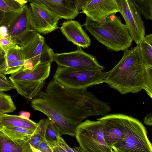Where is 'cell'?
<instances>
[{
	"instance_id": "cell-1",
	"label": "cell",
	"mask_w": 152,
	"mask_h": 152,
	"mask_svg": "<svg viewBox=\"0 0 152 152\" xmlns=\"http://www.w3.org/2000/svg\"><path fill=\"white\" fill-rule=\"evenodd\" d=\"M31 105L51 120L61 136L75 137L77 127L83 120L104 116L111 110L109 103L87 89L70 88L54 80L31 100Z\"/></svg>"
},
{
	"instance_id": "cell-2",
	"label": "cell",
	"mask_w": 152,
	"mask_h": 152,
	"mask_svg": "<svg viewBox=\"0 0 152 152\" xmlns=\"http://www.w3.org/2000/svg\"><path fill=\"white\" fill-rule=\"evenodd\" d=\"M144 64L138 45L124 55L117 64L107 72L104 83L122 95L137 94L143 89Z\"/></svg>"
},
{
	"instance_id": "cell-3",
	"label": "cell",
	"mask_w": 152,
	"mask_h": 152,
	"mask_svg": "<svg viewBox=\"0 0 152 152\" xmlns=\"http://www.w3.org/2000/svg\"><path fill=\"white\" fill-rule=\"evenodd\" d=\"M116 13L112 14L98 21L88 17L84 26L99 42L108 50L115 51L128 49L133 40L125 24Z\"/></svg>"
},
{
	"instance_id": "cell-4",
	"label": "cell",
	"mask_w": 152,
	"mask_h": 152,
	"mask_svg": "<svg viewBox=\"0 0 152 152\" xmlns=\"http://www.w3.org/2000/svg\"><path fill=\"white\" fill-rule=\"evenodd\" d=\"M51 63H39L31 69L23 67L9 77L17 93L30 100L37 97L48 77Z\"/></svg>"
},
{
	"instance_id": "cell-5",
	"label": "cell",
	"mask_w": 152,
	"mask_h": 152,
	"mask_svg": "<svg viewBox=\"0 0 152 152\" xmlns=\"http://www.w3.org/2000/svg\"><path fill=\"white\" fill-rule=\"evenodd\" d=\"M124 132L123 140L112 148V152H152L146 129L139 120L119 114Z\"/></svg>"
},
{
	"instance_id": "cell-6",
	"label": "cell",
	"mask_w": 152,
	"mask_h": 152,
	"mask_svg": "<svg viewBox=\"0 0 152 152\" xmlns=\"http://www.w3.org/2000/svg\"><path fill=\"white\" fill-rule=\"evenodd\" d=\"M107 73L100 70L74 69L58 65L53 80L70 88L87 89L103 83Z\"/></svg>"
},
{
	"instance_id": "cell-7",
	"label": "cell",
	"mask_w": 152,
	"mask_h": 152,
	"mask_svg": "<svg viewBox=\"0 0 152 152\" xmlns=\"http://www.w3.org/2000/svg\"><path fill=\"white\" fill-rule=\"evenodd\" d=\"M75 137L83 152H112L105 141L101 121L81 122L77 127Z\"/></svg>"
},
{
	"instance_id": "cell-8",
	"label": "cell",
	"mask_w": 152,
	"mask_h": 152,
	"mask_svg": "<svg viewBox=\"0 0 152 152\" xmlns=\"http://www.w3.org/2000/svg\"><path fill=\"white\" fill-rule=\"evenodd\" d=\"M1 25L7 27L9 34L19 45L29 40L37 32L31 23L29 6L26 4L19 12H5Z\"/></svg>"
},
{
	"instance_id": "cell-9",
	"label": "cell",
	"mask_w": 152,
	"mask_h": 152,
	"mask_svg": "<svg viewBox=\"0 0 152 152\" xmlns=\"http://www.w3.org/2000/svg\"><path fill=\"white\" fill-rule=\"evenodd\" d=\"M20 46L27 62L26 68L31 69L39 63H51L53 61L55 53L45 42L44 38L38 32Z\"/></svg>"
},
{
	"instance_id": "cell-10",
	"label": "cell",
	"mask_w": 152,
	"mask_h": 152,
	"mask_svg": "<svg viewBox=\"0 0 152 152\" xmlns=\"http://www.w3.org/2000/svg\"><path fill=\"white\" fill-rule=\"evenodd\" d=\"M53 61L58 65L72 69L101 70L104 69L94 56L85 53L79 47L71 52L54 53Z\"/></svg>"
},
{
	"instance_id": "cell-11",
	"label": "cell",
	"mask_w": 152,
	"mask_h": 152,
	"mask_svg": "<svg viewBox=\"0 0 152 152\" xmlns=\"http://www.w3.org/2000/svg\"><path fill=\"white\" fill-rule=\"evenodd\" d=\"M122 15L133 41L139 45L145 36V28L140 12L131 0H117Z\"/></svg>"
},
{
	"instance_id": "cell-12",
	"label": "cell",
	"mask_w": 152,
	"mask_h": 152,
	"mask_svg": "<svg viewBox=\"0 0 152 152\" xmlns=\"http://www.w3.org/2000/svg\"><path fill=\"white\" fill-rule=\"evenodd\" d=\"M29 8L31 23L37 32L46 34L57 28L60 18L42 5L30 3Z\"/></svg>"
},
{
	"instance_id": "cell-13",
	"label": "cell",
	"mask_w": 152,
	"mask_h": 152,
	"mask_svg": "<svg viewBox=\"0 0 152 152\" xmlns=\"http://www.w3.org/2000/svg\"><path fill=\"white\" fill-rule=\"evenodd\" d=\"M120 9L117 0H91L83 7L82 12L91 20L98 21Z\"/></svg>"
},
{
	"instance_id": "cell-14",
	"label": "cell",
	"mask_w": 152,
	"mask_h": 152,
	"mask_svg": "<svg viewBox=\"0 0 152 152\" xmlns=\"http://www.w3.org/2000/svg\"><path fill=\"white\" fill-rule=\"evenodd\" d=\"M97 120L103 123L105 141L112 150V147L121 141L124 137V132L119 114L106 115Z\"/></svg>"
},
{
	"instance_id": "cell-15",
	"label": "cell",
	"mask_w": 152,
	"mask_h": 152,
	"mask_svg": "<svg viewBox=\"0 0 152 152\" xmlns=\"http://www.w3.org/2000/svg\"><path fill=\"white\" fill-rule=\"evenodd\" d=\"M42 5L61 19L72 20L79 13L72 0H26Z\"/></svg>"
},
{
	"instance_id": "cell-16",
	"label": "cell",
	"mask_w": 152,
	"mask_h": 152,
	"mask_svg": "<svg viewBox=\"0 0 152 152\" xmlns=\"http://www.w3.org/2000/svg\"><path fill=\"white\" fill-rule=\"evenodd\" d=\"M60 29L68 41L78 47L87 48L90 46V39L78 21L72 20L64 21Z\"/></svg>"
},
{
	"instance_id": "cell-17",
	"label": "cell",
	"mask_w": 152,
	"mask_h": 152,
	"mask_svg": "<svg viewBox=\"0 0 152 152\" xmlns=\"http://www.w3.org/2000/svg\"><path fill=\"white\" fill-rule=\"evenodd\" d=\"M35 131L40 134L42 140L47 142L52 148L60 143L61 136L49 118L41 119Z\"/></svg>"
},
{
	"instance_id": "cell-18",
	"label": "cell",
	"mask_w": 152,
	"mask_h": 152,
	"mask_svg": "<svg viewBox=\"0 0 152 152\" xmlns=\"http://www.w3.org/2000/svg\"><path fill=\"white\" fill-rule=\"evenodd\" d=\"M38 126V123L29 118H24L19 115L0 114V127H16L35 130Z\"/></svg>"
},
{
	"instance_id": "cell-19",
	"label": "cell",
	"mask_w": 152,
	"mask_h": 152,
	"mask_svg": "<svg viewBox=\"0 0 152 152\" xmlns=\"http://www.w3.org/2000/svg\"><path fill=\"white\" fill-rule=\"evenodd\" d=\"M35 130L16 127H0V131L18 145L22 150Z\"/></svg>"
},
{
	"instance_id": "cell-20",
	"label": "cell",
	"mask_w": 152,
	"mask_h": 152,
	"mask_svg": "<svg viewBox=\"0 0 152 152\" xmlns=\"http://www.w3.org/2000/svg\"><path fill=\"white\" fill-rule=\"evenodd\" d=\"M0 152H22L20 147L0 131Z\"/></svg>"
},
{
	"instance_id": "cell-21",
	"label": "cell",
	"mask_w": 152,
	"mask_h": 152,
	"mask_svg": "<svg viewBox=\"0 0 152 152\" xmlns=\"http://www.w3.org/2000/svg\"><path fill=\"white\" fill-rule=\"evenodd\" d=\"M131 0L146 20H152V0Z\"/></svg>"
},
{
	"instance_id": "cell-22",
	"label": "cell",
	"mask_w": 152,
	"mask_h": 152,
	"mask_svg": "<svg viewBox=\"0 0 152 152\" xmlns=\"http://www.w3.org/2000/svg\"><path fill=\"white\" fill-rule=\"evenodd\" d=\"M27 62L25 60L7 62L4 61L0 65V68L5 74H12L23 68H25Z\"/></svg>"
},
{
	"instance_id": "cell-23",
	"label": "cell",
	"mask_w": 152,
	"mask_h": 152,
	"mask_svg": "<svg viewBox=\"0 0 152 152\" xmlns=\"http://www.w3.org/2000/svg\"><path fill=\"white\" fill-rule=\"evenodd\" d=\"M16 107L11 96L0 91V111L1 113L13 112Z\"/></svg>"
},
{
	"instance_id": "cell-24",
	"label": "cell",
	"mask_w": 152,
	"mask_h": 152,
	"mask_svg": "<svg viewBox=\"0 0 152 152\" xmlns=\"http://www.w3.org/2000/svg\"><path fill=\"white\" fill-rule=\"evenodd\" d=\"M138 45L144 64L152 66V45L147 42L144 38Z\"/></svg>"
},
{
	"instance_id": "cell-25",
	"label": "cell",
	"mask_w": 152,
	"mask_h": 152,
	"mask_svg": "<svg viewBox=\"0 0 152 152\" xmlns=\"http://www.w3.org/2000/svg\"><path fill=\"white\" fill-rule=\"evenodd\" d=\"M144 88L147 94L152 97V66L144 64Z\"/></svg>"
},
{
	"instance_id": "cell-26",
	"label": "cell",
	"mask_w": 152,
	"mask_h": 152,
	"mask_svg": "<svg viewBox=\"0 0 152 152\" xmlns=\"http://www.w3.org/2000/svg\"><path fill=\"white\" fill-rule=\"evenodd\" d=\"M24 5L14 0H0V10L5 12H19Z\"/></svg>"
},
{
	"instance_id": "cell-27",
	"label": "cell",
	"mask_w": 152,
	"mask_h": 152,
	"mask_svg": "<svg viewBox=\"0 0 152 152\" xmlns=\"http://www.w3.org/2000/svg\"><path fill=\"white\" fill-rule=\"evenodd\" d=\"M4 57L7 62L25 60L21 47L18 45L10 50Z\"/></svg>"
},
{
	"instance_id": "cell-28",
	"label": "cell",
	"mask_w": 152,
	"mask_h": 152,
	"mask_svg": "<svg viewBox=\"0 0 152 152\" xmlns=\"http://www.w3.org/2000/svg\"><path fill=\"white\" fill-rule=\"evenodd\" d=\"M17 45L16 40L10 36L0 37V47L6 55L8 51Z\"/></svg>"
},
{
	"instance_id": "cell-29",
	"label": "cell",
	"mask_w": 152,
	"mask_h": 152,
	"mask_svg": "<svg viewBox=\"0 0 152 152\" xmlns=\"http://www.w3.org/2000/svg\"><path fill=\"white\" fill-rule=\"evenodd\" d=\"M53 152H83L82 148L79 146L74 148L69 147L66 143L64 140L61 137L60 143L52 147Z\"/></svg>"
},
{
	"instance_id": "cell-30",
	"label": "cell",
	"mask_w": 152,
	"mask_h": 152,
	"mask_svg": "<svg viewBox=\"0 0 152 152\" xmlns=\"http://www.w3.org/2000/svg\"><path fill=\"white\" fill-rule=\"evenodd\" d=\"M14 89L15 87L13 84L0 68V91H7Z\"/></svg>"
},
{
	"instance_id": "cell-31",
	"label": "cell",
	"mask_w": 152,
	"mask_h": 152,
	"mask_svg": "<svg viewBox=\"0 0 152 152\" xmlns=\"http://www.w3.org/2000/svg\"><path fill=\"white\" fill-rule=\"evenodd\" d=\"M42 139L40 134L35 130L28 140L30 146L37 148L38 146Z\"/></svg>"
},
{
	"instance_id": "cell-32",
	"label": "cell",
	"mask_w": 152,
	"mask_h": 152,
	"mask_svg": "<svg viewBox=\"0 0 152 152\" xmlns=\"http://www.w3.org/2000/svg\"><path fill=\"white\" fill-rule=\"evenodd\" d=\"M37 148L40 152H53L50 145L44 140H42L39 144Z\"/></svg>"
},
{
	"instance_id": "cell-33",
	"label": "cell",
	"mask_w": 152,
	"mask_h": 152,
	"mask_svg": "<svg viewBox=\"0 0 152 152\" xmlns=\"http://www.w3.org/2000/svg\"><path fill=\"white\" fill-rule=\"evenodd\" d=\"M74 2L77 10L80 12L85 4L86 0H72Z\"/></svg>"
},
{
	"instance_id": "cell-34",
	"label": "cell",
	"mask_w": 152,
	"mask_h": 152,
	"mask_svg": "<svg viewBox=\"0 0 152 152\" xmlns=\"http://www.w3.org/2000/svg\"><path fill=\"white\" fill-rule=\"evenodd\" d=\"M10 36L8 32L7 27L4 25L0 26V37H5Z\"/></svg>"
},
{
	"instance_id": "cell-35",
	"label": "cell",
	"mask_w": 152,
	"mask_h": 152,
	"mask_svg": "<svg viewBox=\"0 0 152 152\" xmlns=\"http://www.w3.org/2000/svg\"><path fill=\"white\" fill-rule=\"evenodd\" d=\"M143 122L146 125L152 126V114L151 113H148L147 115L144 118Z\"/></svg>"
},
{
	"instance_id": "cell-36",
	"label": "cell",
	"mask_w": 152,
	"mask_h": 152,
	"mask_svg": "<svg viewBox=\"0 0 152 152\" xmlns=\"http://www.w3.org/2000/svg\"><path fill=\"white\" fill-rule=\"evenodd\" d=\"M19 115L24 118H29L30 116V113L28 112L21 111L19 113Z\"/></svg>"
},
{
	"instance_id": "cell-37",
	"label": "cell",
	"mask_w": 152,
	"mask_h": 152,
	"mask_svg": "<svg viewBox=\"0 0 152 152\" xmlns=\"http://www.w3.org/2000/svg\"><path fill=\"white\" fill-rule=\"evenodd\" d=\"M144 39L145 41L149 44L152 45V34H151L145 36Z\"/></svg>"
},
{
	"instance_id": "cell-38",
	"label": "cell",
	"mask_w": 152,
	"mask_h": 152,
	"mask_svg": "<svg viewBox=\"0 0 152 152\" xmlns=\"http://www.w3.org/2000/svg\"><path fill=\"white\" fill-rule=\"evenodd\" d=\"M5 13V12L0 10V26L1 25L3 19L4 17Z\"/></svg>"
},
{
	"instance_id": "cell-39",
	"label": "cell",
	"mask_w": 152,
	"mask_h": 152,
	"mask_svg": "<svg viewBox=\"0 0 152 152\" xmlns=\"http://www.w3.org/2000/svg\"><path fill=\"white\" fill-rule=\"evenodd\" d=\"M22 6H24L28 2L26 0H14Z\"/></svg>"
},
{
	"instance_id": "cell-40",
	"label": "cell",
	"mask_w": 152,
	"mask_h": 152,
	"mask_svg": "<svg viewBox=\"0 0 152 152\" xmlns=\"http://www.w3.org/2000/svg\"><path fill=\"white\" fill-rule=\"evenodd\" d=\"M2 52H3V51L2 50L0 47V55L2 53Z\"/></svg>"
},
{
	"instance_id": "cell-41",
	"label": "cell",
	"mask_w": 152,
	"mask_h": 152,
	"mask_svg": "<svg viewBox=\"0 0 152 152\" xmlns=\"http://www.w3.org/2000/svg\"><path fill=\"white\" fill-rule=\"evenodd\" d=\"M90 0H86L85 4L87 3V2H88L89 1H90Z\"/></svg>"
},
{
	"instance_id": "cell-42",
	"label": "cell",
	"mask_w": 152,
	"mask_h": 152,
	"mask_svg": "<svg viewBox=\"0 0 152 152\" xmlns=\"http://www.w3.org/2000/svg\"><path fill=\"white\" fill-rule=\"evenodd\" d=\"M1 113V111H0V114Z\"/></svg>"
}]
</instances>
